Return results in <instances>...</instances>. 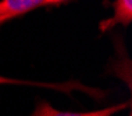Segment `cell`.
I'll list each match as a JSON object with an SVG mask.
<instances>
[{
	"label": "cell",
	"mask_w": 132,
	"mask_h": 116,
	"mask_svg": "<svg viewBox=\"0 0 132 116\" xmlns=\"http://www.w3.org/2000/svg\"><path fill=\"white\" fill-rule=\"evenodd\" d=\"M0 84H28V82H22V80H15V79H9V77L0 76Z\"/></svg>",
	"instance_id": "277c9868"
},
{
	"label": "cell",
	"mask_w": 132,
	"mask_h": 116,
	"mask_svg": "<svg viewBox=\"0 0 132 116\" xmlns=\"http://www.w3.org/2000/svg\"><path fill=\"white\" fill-rule=\"evenodd\" d=\"M114 15L110 19H104L99 24L102 32L111 29L113 26H116L117 24L127 26L131 24L132 21V2L131 0H117L114 2Z\"/></svg>",
	"instance_id": "3957f363"
},
{
	"label": "cell",
	"mask_w": 132,
	"mask_h": 116,
	"mask_svg": "<svg viewBox=\"0 0 132 116\" xmlns=\"http://www.w3.org/2000/svg\"><path fill=\"white\" fill-rule=\"evenodd\" d=\"M65 4L60 0H3L0 2V19L9 21L15 17L42 8V7Z\"/></svg>",
	"instance_id": "6da1fadb"
},
{
	"label": "cell",
	"mask_w": 132,
	"mask_h": 116,
	"mask_svg": "<svg viewBox=\"0 0 132 116\" xmlns=\"http://www.w3.org/2000/svg\"><path fill=\"white\" fill-rule=\"evenodd\" d=\"M127 107L128 104H118L93 112H61L54 109L49 102H40L38 104V107L35 108L34 113L31 116H113L117 112L125 109Z\"/></svg>",
	"instance_id": "7a4b0ae2"
},
{
	"label": "cell",
	"mask_w": 132,
	"mask_h": 116,
	"mask_svg": "<svg viewBox=\"0 0 132 116\" xmlns=\"http://www.w3.org/2000/svg\"><path fill=\"white\" fill-rule=\"evenodd\" d=\"M129 116H131V115H129Z\"/></svg>",
	"instance_id": "5b68a950"
}]
</instances>
